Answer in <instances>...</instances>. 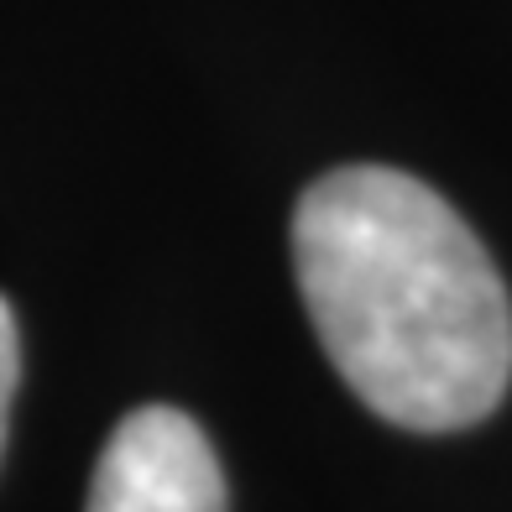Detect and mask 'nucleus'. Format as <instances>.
<instances>
[{"instance_id": "obj_1", "label": "nucleus", "mask_w": 512, "mask_h": 512, "mask_svg": "<svg viewBox=\"0 0 512 512\" xmlns=\"http://www.w3.org/2000/svg\"><path fill=\"white\" fill-rule=\"evenodd\" d=\"M293 272L356 398L398 429L481 424L512 382V298L450 199L398 168H335L293 209Z\"/></svg>"}, {"instance_id": "obj_2", "label": "nucleus", "mask_w": 512, "mask_h": 512, "mask_svg": "<svg viewBox=\"0 0 512 512\" xmlns=\"http://www.w3.org/2000/svg\"><path fill=\"white\" fill-rule=\"evenodd\" d=\"M89 512H225V476L204 429L162 403L126 413L89 481Z\"/></svg>"}, {"instance_id": "obj_3", "label": "nucleus", "mask_w": 512, "mask_h": 512, "mask_svg": "<svg viewBox=\"0 0 512 512\" xmlns=\"http://www.w3.org/2000/svg\"><path fill=\"white\" fill-rule=\"evenodd\" d=\"M21 382V335H16V314L0 298V455H6V429H11V398Z\"/></svg>"}]
</instances>
